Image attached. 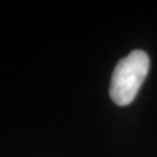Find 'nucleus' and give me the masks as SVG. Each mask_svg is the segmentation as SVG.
I'll use <instances>...</instances> for the list:
<instances>
[{
	"instance_id": "f257e3e1",
	"label": "nucleus",
	"mask_w": 157,
	"mask_h": 157,
	"mask_svg": "<svg viewBox=\"0 0 157 157\" xmlns=\"http://www.w3.org/2000/svg\"><path fill=\"white\" fill-rule=\"evenodd\" d=\"M149 71V56L143 50H134L121 59L114 68L110 81V97L119 106L135 100Z\"/></svg>"
}]
</instances>
